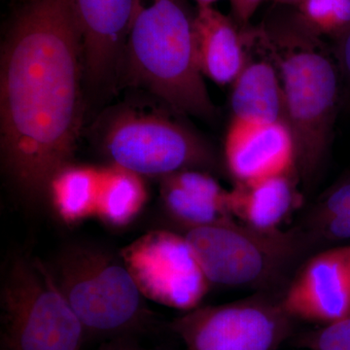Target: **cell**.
<instances>
[{"instance_id": "1", "label": "cell", "mask_w": 350, "mask_h": 350, "mask_svg": "<svg viewBox=\"0 0 350 350\" xmlns=\"http://www.w3.org/2000/svg\"><path fill=\"white\" fill-rule=\"evenodd\" d=\"M81 61L73 0H25L16 9L2 45L1 162L31 204L47 198L50 181L75 152Z\"/></svg>"}, {"instance_id": "2", "label": "cell", "mask_w": 350, "mask_h": 350, "mask_svg": "<svg viewBox=\"0 0 350 350\" xmlns=\"http://www.w3.org/2000/svg\"><path fill=\"white\" fill-rule=\"evenodd\" d=\"M254 36L280 73L299 176L303 187H312L325 165L337 117L340 94L337 62L321 39L294 19Z\"/></svg>"}, {"instance_id": "3", "label": "cell", "mask_w": 350, "mask_h": 350, "mask_svg": "<svg viewBox=\"0 0 350 350\" xmlns=\"http://www.w3.org/2000/svg\"><path fill=\"white\" fill-rule=\"evenodd\" d=\"M187 0H135L124 49L128 75L176 111L215 116L196 52Z\"/></svg>"}, {"instance_id": "4", "label": "cell", "mask_w": 350, "mask_h": 350, "mask_svg": "<svg viewBox=\"0 0 350 350\" xmlns=\"http://www.w3.org/2000/svg\"><path fill=\"white\" fill-rule=\"evenodd\" d=\"M211 286L283 297L319 246L300 225L262 231L237 220L184 232Z\"/></svg>"}, {"instance_id": "5", "label": "cell", "mask_w": 350, "mask_h": 350, "mask_svg": "<svg viewBox=\"0 0 350 350\" xmlns=\"http://www.w3.org/2000/svg\"><path fill=\"white\" fill-rule=\"evenodd\" d=\"M46 267L86 335L128 338L150 323L152 313L121 257L72 244Z\"/></svg>"}, {"instance_id": "6", "label": "cell", "mask_w": 350, "mask_h": 350, "mask_svg": "<svg viewBox=\"0 0 350 350\" xmlns=\"http://www.w3.org/2000/svg\"><path fill=\"white\" fill-rule=\"evenodd\" d=\"M0 300L1 350H81L84 327L42 262L13 258Z\"/></svg>"}, {"instance_id": "7", "label": "cell", "mask_w": 350, "mask_h": 350, "mask_svg": "<svg viewBox=\"0 0 350 350\" xmlns=\"http://www.w3.org/2000/svg\"><path fill=\"white\" fill-rule=\"evenodd\" d=\"M103 147L113 165L162 180L186 170L217 172L213 145L188 126L159 113L122 110L107 126Z\"/></svg>"}, {"instance_id": "8", "label": "cell", "mask_w": 350, "mask_h": 350, "mask_svg": "<svg viewBox=\"0 0 350 350\" xmlns=\"http://www.w3.org/2000/svg\"><path fill=\"white\" fill-rule=\"evenodd\" d=\"M296 320L282 297L253 293L216 306H198L170 324L187 350H278L293 336Z\"/></svg>"}, {"instance_id": "9", "label": "cell", "mask_w": 350, "mask_h": 350, "mask_svg": "<svg viewBox=\"0 0 350 350\" xmlns=\"http://www.w3.org/2000/svg\"><path fill=\"white\" fill-rule=\"evenodd\" d=\"M144 298L186 312L200 306L211 285L184 234L147 232L121 251Z\"/></svg>"}, {"instance_id": "10", "label": "cell", "mask_w": 350, "mask_h": 350, "mask_svg": "<svg viewBox=\"0 0 350 350\" xmlns=\"http://www.w3.org/2000/svg\"><path fill=\"white\" fill-rule=\"evenodd\" d=\"M282 303L296 321L317 326L350 319V243L320 248L306 258Z\"/></svg>"}, {"instance_id": "11", "label": "cell", "mask_w": 350, "mask_h": 350, "mask_svg": "<svg viewBox=\"0 0 350 350\" xmlns=\"http://www.w3.org/2000/svg\"><path fill=\"white\" fill-rule=\"evenodd\" d=\"M223 163L234 183L298 172L293 135L286 122L262 123L231 119Z\"/></svg>"}, {"instance_id": "12", "label": "cell", "mask_w": 350, "mask_h": 350, "mask_svg": "<svg viewBox=\"0 0 350 350\" xmlns=\"http://www.w3.org/2000/svg\"><path fill=\"white\" fill-rule=\"evenodd\" d=\"M135 0H73L82 34L83 64L94 84L123 59Z\"/></svg>"}, {"instance_id": "13", "label": "cell", "mask_w": 350, "mask_h": 350, "mask_svg": "<svg viewBox=\"0 0 350 350\" xmlns=\"http://www.w3.org/2000/svg\"><path fill=\"white\" fill-rule=\"evenodd\" d=\"M163 211L177 232L236 220L229 208V190L206 170H186L160 180Z\"/></svg>"}, {"instance_id": "14", "label": "cell", "mask_w": 350, "mask_h": 350, "mask_svg": "<svg viewBox=\"0 0 350 350\" xmlns=\"http://www.w3.org/2000/svg\"><path fill=\"white\" fill-rule=\"evenodd\" d=\"M301 187L297 172L234 183L229 190L230 211L237 221L255 229H285L288 221L303 206Z\"/></svg>"}, {"instance_id": "15", "label": "cell", "mask_w": 350, "mask_h": 350, "mask_svg": "<svg viewBox=\"0 0 350 350\" xmlns=\"http://www.w3.org/2000/svg\"><path fill=\"white\" fill-rule=\"evenodd\" d=\"M194 31L202 75L220 86L232 85L250 59L247 34L241 33L234 20L213 6L197 7Z\"/></svg>"}, {"instance_id": "16", "label": "cell", "mask_w": 350, "mask_h": 350, "mask_svg": "<svg viewBox=\"0 0 350 350\" xmlns=\"http://www.w3.org/2000/svg\"><path fill=\"white\" fill-rule=\"evenodd\" d=\"M230 107L234 119L262 123L286 122L280 73L266 55L261 59H248L232 84Z\"/></svg>"}, {"instance_id": "17", "label": "cell", "mask_w": 350, "mask_h": 350, "mask_svg": "<svg viewBox=\"0 0 350 350\" xmlns=\"http://www.w3.org/2000/svg\"><path fill=\"white\" fill-rule=\"evenodd\" d=\"M100 181V167L69 163L59 170L47 193L57 218L71 226L96 217Z\"/></svg>"}, {"instance_id": "18", "label": "cell", "mask_w": 350, "mask_h": 350, "mask_svg": "<svg viewBox=\"0 0 350 350\" xmlns=\"http://www.w3.org/2000/svg\"><path fill=\"white\" fill-rule=\"evenodd\" d=\"M148 200L144 178L116 165L101 167L96 217L112 228H124L137 219Z\"/></svg>"}, {"instance_id": "19", "label": "cell", "mask_w": 350, "mask_h": 350, "mask_svg": "<svg viewBox=\"0 0 350 350\" xmlns=\"http://www.w3.org/2000/svg\"><path fill=\"white\" fill-rule=\"evenodd\" d=\"M300 226L319 250L350 241V174L320 196Z\"/></svg>"}, {"instance_id": "20", "label": "cell", "mask_w": 350, "mask_h": 350, "mask_svg": "<svg viewBox=\"0 0 350 350\" xmlns=\"http://www.w3.org/2000/svg\"><path fill=\"white\" fill-rule=\"evenodd\" d=\"M293 19L312 36L338 38L350 27V0H301Z\"/></svg>"}, {"instance_id": "21", "label": "cell", "mask_w": 350, "mask_h": 350, "mask_svg": "<svg viewBox=\"0 0 350 350\" xmlns=\"http://www.w3.org/2000/svg\"><path fill=\"white\" fill-rule=\"evenodd\" d=\"M294 342L306 350H350V319L304 332Z\"/></svg>"}, {"instance_id": "22", "label": "cell", "mask_w": 350, "mask_h": 350, "mask_svg": "<svg viewBox=\"0 0 350 350\" xmlns=\"http://www.w3.org/2000/svg\"><path fill=\"white\" fill-rule=\"evenodd\" d=\"M335 59L344 81L345 100L350 107V27L336 38Z\"/></svg>"}, {"instance_id": "23", "label": "cell", "mask_w": 350, "mask_h": 350, "mask_svg": "<svg viewBox=\"0 0 350 350\" xmlns=\"http://www.w3.org/2000/svg\"><path fill=\"white\" fill-rule=\"evenodd\" d=\"M261 2L262 0H231L234 22L246 27Z\"/></svg>"}, {"instance_id": "24", "label": "cell", "mask_w": 350, "mask_h": 350, "mask_svg": "<svg viewBox=\"0 0 350 350\" xmlns=\"http://www.w3.org/2000/svg\"><path fill=\"white\" fill-rule=\"evenodd\" d=\"M96 350H144L139 349L137 345L131 344L128 338H115V340H110L103 345H101L100 349Z\"/></svg>"}, {"instance_id": "25", "label": "cell", "mask_w": 350, "mask_h": 350, "mask_svg": "<svg viewBox=\"0 0 350 350\" xmlns=\"http://www.w3.org/2000/svg\"><path fill=\"white\" fill-rule=\"evenodd\" d=\"M197 7H208L213 6V3L217 2L218 0H194Z\"/></svg>"}, {"instance_id": "26", "label": "cell", "mask_w": 350, "mask_h": 350, "mask_svg": "<svg viewBox=\"0 0 350 350\" xmlns=\"http://www.w3.org/2000/svg\"><path fill=\"white\" fill-rule=\"evenodd\" d=\"M273 1H275V2H280V0H273Z\"/></svg>"}]
</instances>
